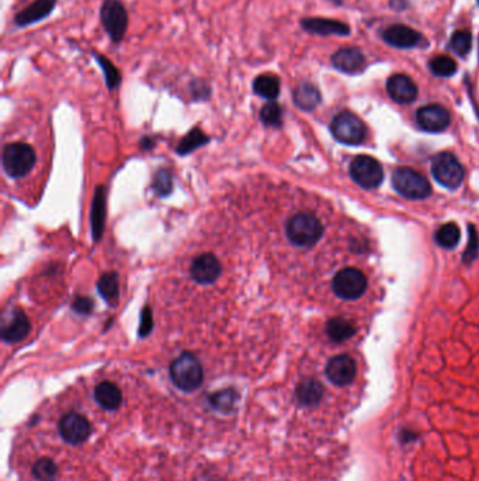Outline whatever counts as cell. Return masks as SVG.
<instances>
[{"label": "cell", "instance_id": "13", "mask_svg": "<svg viewBox=\"0 0 479 481\" xmlns=\"http://www.w3.org/2000/svg\"><path fill=\"white\" fill-rule=\"evenodd\" d=\"M31 324L24 311L14 308L10 315L3 320L1 324V340L7 344H17L27 338L30 334Z\"/></svg>", "mask_w": 479, "mask_h": 481}, {"label": "cell", "instance_id": "39", "mask_svg": "<svg viewBox=\"0 0 479 481\" xmlns=\"http://www.w3.org/2000/svg\"><path fill=\"white\" fill-rule=\"evenodd\" d=\"M152 330V313L149 307H145L141 315V325H139V335L146 337Z\"/></svg>", "mask_w": 479, "mask_h": 481}, {"label": "cell", "instance_id": "9", "mask_svg": "<svg viewBox=\"0 0 479 481\" xmlns=\"http://www.w3.org/2000/svg\"><path fill=\"white\" fill-rule=\"evenodd\" d=\"M332 288L343 300H356L361 297L367 288L365 275L356 268H344L339 271L332 281Z\"/></svg>", "mask_w": 479, "mask_h": 481}, {"label": "cell", "instance_id": "36", "mask_svg": "<svg viewBox=\"0 0 479 481\" xmlns=\"http://www.w3.org/2000/svg\"><path fill=\"white\" fill-rule=\"evenodd\" d=\"M479 251V237L477 229L474 228V225H470V241H468V247L464 252V256H463V262L466 265H470L473 264L477 256H478Z\"/></svg>", "mask_w": 479, "mask_h": 481}, {"label": "cell", "instance_id": "15", "mask_svg": "<svg viewBox=\"0 0 479 481\" xmlns=\"http://www.w3.org/2000/svg\"><path fill=\"white\" fill-rule=\"evenodd\" d=\"M387 90L390 97L400 104H409L417 97V86L405 73L392 75L387 82Z\"/></svg>", "mask_w": 479, "mask_h": 481}, {"label": "cell", "instance_id": "27", "mask_svg": "<svg viewBox=\"0 0 479 481\" xmlns=\"http://www.w3.org/2000/svg\"><path fill=\"white\" fill-rule=\"evenodd\" d=\"M99 293L109 304H116L120 296V287H119V276L117 274H104L99 279L97 283Z\"/></svg>", "mask_w": 479, "mask_h": 481}, {"label": "cell", "instance_id": "6", "mask_svg": "<svg viewBox=\"0 0 479 481\" xmlns=\"http://www.w3.org/2000/svg\"><path fill=\"white\" fill-rule=\"evenodd\" d=\"M351 179L363 189H375L384 180L381 163L368 155H358L350 163Z\"/></svg>", "mask_w": 479, "mask_h": 481}, {"label": "cell", "instance_id": "24", "mask_svg": "<svg viewBox=\"0 0 479 481\" xmlns=\"http://www.w3.org/2000/svg\"><path fill=\"white\" fill-rule=\"evenodd\" d=\"M252 87H253L255 94L272 102V100H275L280 94L281 82H280V77L274 73H260L255 77Z\"/></svg>", "mask_w": 479, "mask_h": 481}, {"label": "cell", "instance_id": "1", "mask_svg": "<svg viewBox=\"0 0 479 481\" xmlns=\"http://www.w3.org/2000/svg\"><path fill=\"white\" fill-rule=\"evenodd\" d=\"M285 232L291 244L295 247L311 248L321 239L324 227L314 214L298 212L288 220Z\"/></svg>", "mask_w": 479, "mask_h": 481}, {"label": "cell", "instance_id": "12", "mask_svg": "<svg viewBox=\"0 0 479 481\" xmlns=\"http://www.w3.org/2000/svg\"><path fill=\"white\" fill-rule=\"evenodd\" d=\"M416 120L427 133H441L450 126V113L441 104H427L417 110Z\"/></svg>", "mask_w": 479, "mask_h": 481}, {"label": "cell", "instance_id": "26", "mask_svg": "<svg viewBox=\"0 0 479 481\" xmlns=\"http://www.w3.org/2000/svg\"><path fill=\"white\" fill-rule=\"evenodd\" d=\"M93 58H94V61L97 63V65L100 67V69H101V72H103V76H104V80H106V85H107V87L110 89V90H114V89H117L119 86H120V83H121V72H120V69L117 68L116 65H114V63L111 61V60H109L106 55H103V54H94L93 55Z\"/></svg>", "mask_w": 479, "mask_h": 481}, {"label": "cell", "instance_id": "17", "mask_svg": "<svg viewBox=\"0 0 479 481\" xmlns=\"http://www.w3.org/2000/svg\"><path fill=\"white\" fill-rule=\"evenodd\" d=\"M221 271L222 266L218 258L212 254H204L193 261L190 275L194 281L200 284H212L221 275Z\"/></svg>", "mask_w": 479, "mask_h": 481}, {"label": "cell", "instance_id": "32", "mask_svg": "<svg viewBox=\"0 0 479 481\" xmlns=\"http://www.w3.org/2000/svg\"><path fill=\"white\" fill-rule=\"evenodd\" d=\"M33 475L38 481H55L58 475V468L51 459L41 458L34 463Z\"/></svg>", "mask_w": 479, "mask_h": 481}, {"label": "cell", "instance_id": "37", "mask_svg": "<svg viewBox=\"0 0 479 481\" xmlns=\"http://www.w3.org/2000/svg\"><path fill=\"white\" fill-rule=\"evenodd\" d=\"M190 92L194 100H208L211 97V86L200 77H196L190 82Z\"/></svg>", "mask_w": 479, "mask_h": 481}, {"label": "cell", "instance_id": "19", "mask_svg": "<svg viewBox=\"0 0 479 481\" xmlns=\"http://www.w3.org/2000/svg\"><path fill=\"white\" fill-rule=\"evenodd\" d=\"M332 65L344 73H358L365 67V58L358 48L346 47L338 50L332 58Z\"/></svg>", "mask_w": 479, "mask_h": 481}, {"label": "cell", "instance_id": "35", "mask_svg": "<svg viewBox=\"0 0 479 481\" xmlns=\"http://www.w3.org/2000/svg\"><path fill=\"white\" fill-rule=\"evenodd\" d=\"M153 188L159 196L162 198L167 196L172 192V175L165 169L159 171L155 176Z\"/></svg>", "mask_w": 479, "mask_h": 481}, {"label": "cell", "instance_id": "18", "mask_svg": "<svg viewBox=\"0 0 479 481\" xmlns=\"http://www.w3.org/2000/svg\"><path fill=\"white\" fill-rule=\"evenodd\" d=\"M382 38L387 44L402 50L414 48L423 41V37L416 30L404 24H395L388 27L382 33Z\"/></svg>", "mask_w": 479, "mask_h": 481}, {"label": "cell", "instance_id": "10", "mask_svg": "<svg viewBox=\"0 0 479 481\" xmlns=\"http://www.w3.org/2000/svg\"><path fill=\"white\" fill-rule=\"evenodd\" d=\"M62 438L72 445H82L90 438L92 425L82 414L69 413L60 422Z\"/></svg>", "mask_w": 479, "mask_h": 481}, {"label": "cell", "instance_id": "20", "mask_svg": "<svg viewBox=\"0 0 479 481\" xmlns=\"http://www.w3.org/2000/svg\"><path fill=\"white\" fill-rule=\"evenodd\" d=\"M292 100L298 109L304 112H312L319 106L322 96L314 83L301 82L292 92Z\"/></svg>", "mask_w": 479, "mask_h": 481}, {"label": "cell", "instance_id": "22", "mask_svg": "<svg viewBox=\"0 0 479 481\" xmlns=\"http://www.w3.org/2000/svg\"><path fill=\"white\" fill-rule=\"evenodd\" d=\"M104 218H106V189L103 186L97 188L93 203H92V215H90V224H92V232L94 241H99L103 235L104 229Z\"/></svg>", "mask_w": 479, "mask_h": 481}, {"label": "cell", "instance_id": "5", "mask_svg": "<svg viewBox=\"0 0 479 481\" xmlns=\"http://www.w3.org/2000/svg\"><path fill=\"white\" fill-rule=\"evenodd\" d=\"M395 190L411 200H422L430 196L431 186L429 180L411 168H398L392 175Z\"/></svg>", "mask_w": 479, "mask_h": 481}, {"label": "cell", "instance_id": "23", "mask_svg": "<svg viewBox=\"0 0 479 481\" xmlns=\"http://www.w3.org/2000/svg\"><path fill=\"white\" fill-rule=\"evenodd\" d=\"M297 400L301 406H316L324 397V386L315 379H305L297 387Z\"/></svg>", "mask_w": 479, "mask_h": 481}, {"label": "cell", "instance_id": "33", "mask_svg": "<svg viewBox=\"0 0 479 481\" xmlns=\"http://www.w3.org/2000/svg\"><path fill=\"white\" fill-rule=\"evenodd\" d=\"M429 67L436 76H440V77H448L457 72L456 61L447 55L434 57L433 60H430Z\"/></svg>", "mask_w": 479, "mask_h": 481}, {"label": "cell", "instance_id": "25", "mask_svg": "<svg viewBox=\"0 0 479 481\" xmlns=\"http://www.w3.org/2000/svg\"><path fill=\"white\" fill-rule=\"evenodd\" d=\"M326 334L334 342H343L356 334V327L348 320L335 317L326 324Z\"/></svg>", "mask_w": 479, "mask_h": 481}, {"label": "cell", "instance_id": "38", "mask_svg": "<svg viewBox=\"0 0 479 481\" xmlns=\"http://www.w3.org/2000/svg\"><path fill=\"white\" fill-rule=\"evenodd\" d=\"M72 308L79 313V314H90L92 310H93V300L87 298V297H83V296H79L75 298L73 304H72Z\"/></svg>", "mask_w": 479, "mask_h": 481}, {"label": "cell", "instance_id": "16", "mask_svg": "<svg viewBox=\"0 0 479 481\" xmlns=\"http://www.w3.org/2000/svg\"><path fill=\"white\" fill-rule=\"evenodd\" d=\"M301 27L315 36H348L350 27L339 20L325 17H305L301 20Z\"/></svg>", "mask_w": 479, "mask_h": 481}, {"label": "cell", "instance_id": "11", "mask_svg": "<svg viewBox=\"0 0 479 481\" xmlns=\"http://www.w3.org/2000/svg\"><path fill=\"white\" fill-rule=\"evenodd\" d=\"M57 3L58 0H34L14 14V26L18 28H26L48 18L53 14Z\"/></svg>", "mask_w": 479, "mask_h": 481}, {"label": "cell", "instance_id": "41", "mask_svg": "<svg viewBox=\"0 0 479 481\" xmlns=\"http://www.w3.org/2000/svg\"><path fill=\"white\" fill-rule=\"evenodd\" d=\"M477 1H478V4H479V0H477Z\"/></svg>", "mask_w": 479, "mask_h": 481}, {"label": "cell", "instance_id": "14", "mask_svg": "<svg viewBox=\"0 0 479 481\" xmlns=\"http://www.w3.org/2000/svg\"><path fill=\"white\" fill-rule=\"evenodd\" d=\"M325 373L334 384L348 386L356 377V363L348 355H338L328 362Z\"/></svg>", "mask_w": 479, "mask_h": 481}, {"label": "cell", "instance_id": "3", "mask_svg": "<svg viewBox=\"0 0 479 481\" xmlns=\"http://www.w3.org/2000/svg\"><path fill=\"white\" fill-rule=\"evenodd\" d=\"M128 11L121 0H103L100 6V24L110 41L120 44L128 30Z\"/></svg>", "mask_w": 479, "mask_h": 481}, {"label": "cell", "instance_id": "30", "mask_svg": "<svg viewBox=\"0 0 479 481\" xmlns=\"http://www.w3.org/2000/svg\"><path fill=\"white\" fill-rule=\"evenodd\" d=\"M473 48V36L467 30H458L451 36L450 50L460 57H467Z\"/></svg>", "mask_w": 479, "mask_h": 481}, {"label": "cell", "instance_id": "29", "mask_svg": "<svg viewBox=\"0 0 479 481\" xmlns=\"http://www.w3.org/2000/svg\"><path fill=\"white\" fill-rule=\"evenodd\" d=\"M236 399H238L236 391L233 389H228V390H222V391L212 394L209 397V403L219 413L226 414L235 409Z\"/></svg>", "mask_w": 479, "mask_h": 481}, {"label": "cell", "instance_id": "34", "mask_svg": "<svg viewBox=\"0 0 479 481\" xmlns=\"http://www.w3.org/2000/svg\"><path fill=\"white\" fill-rule=\"evenodd\" d=\"M207 142H208V137L206 134L200 129H194L186 137L183 138L182 144L177 148V152L185 155V153L192 152L193 149H196L197 146L207 144Z\"/></svg>", "mask_w": 479, "mask_h": 481}, {"label": "cell", "instance_id": "4", "mask_svg": "<svg viewBox=\"0 0 479 481\" xmlns=\"http://www.w3.org/2000/svg\"><path fill=\"white\" fill-rule=\"evenodd\" d=\"M1 161L3 168L9 176L21 178L33 169L37 156L28 144L13 142L4 146Z\"/></svg>", "mask_w": 479, "mask_h": 481}, {"label": "cell", "instance_id": "2", "mask_svg": "<svg viewBox=\"0 0 479 481\" xmlns=\"http://www.w3.org/2000/svg\"><path fill=\"white\" fill-rule=\"evenodd\" d=\"M170 379L177 389L187 393L194 391L203 384V366L193 353L185 352L172 362Z\"/></svg>", "mask_w": 479, "mask_h": 481}, {"label": "cell", "instance_id": "31", "mask_svg": "<svg viewBox=\"0 0 479 481\" xmlns=\"http://www.w3.org/2000/svg\"><path fill=\"white\" fill-rule=\"evenodd\" d=\"M260 120L266 127L278 129L282 124V107L275 102H268L260 110Z\"/></svg>", "mask_w": 479, "mask_h": 481}, {"label": "cell", "instance_id": "8", "mask_svg": "<svg viewBox=\"0 0 479 481\" xmlns=\"http://www.w3.org/2000/svg\"><path fill=\"white\" fill-rule=\"evenodd\" d=\"M431 173L434 179L447 189H457L464 180V168L450 152H443L434 156Z\"/></svg>", "mask_w": 479, "mask_h": 481}, {"label": "cell", "instance_id": "28", "mask_svg": "<svg viewBox=\"0 0 479 481\" xmlns=\"http://www.w3.org/2000/svg\"><path fill=\"white\" fill-rule=\"evenodd\" d=\"M434 238H436V242L440 247H443L446 249H453L458 245L460 238H461L460 227L454 222H447L436 231Z\"/></svg>", "mask_w": 479, "mask_h": 481}, {"label": "cell", "instance_id": "7", "mask_svg": "<svg viewBox=\"0 0 479 481\" xmlns=\"http://www.w3.org/2000/svg\"><path fill=\"white\" fill-rule=\"evenodd\" d=\"M331 131L334 137L346 145H358L367 136L363 120L350 112H342L335 116L331 123Z\"/></svg>", "mask_w": 479, "mask_h": 481}, {"label": "cell", "instance_id": "21", "mask_svg": "<svg viewBox=\"0 0 479 481\" xmlns=\"http://www.w3.org/2000/svg\"><path fill=\"white\" fill-rule=\"evenodd\" d=\"M94 400L104 410H117L123 403L121 390L111 382H101L94 389Z\"/></svg>", "mask_w": 479, "mask_h": 481}, {"label": "cell", "instance_id": "40", "mask_svg": "<svg viewBox=\"0 0 479 481\" xmlns=\"http://www.w3.org/2000/svg\"><path fill=\"white\" fill-rule=\"evenodd\" d=\"M400 438H401L402 442H411V441H414L417 438V435H413L411 431H402Z\"/></svg>", "mask_w": 479, "mask_h": 481}]
</instances>
